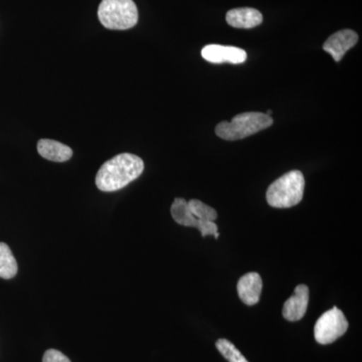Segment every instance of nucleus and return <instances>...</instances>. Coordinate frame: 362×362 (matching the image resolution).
I'll return each mask as SVG.
<instances>
[{
    "mask_svg": "<svg viewBox=\"0 0 362 362\" xmlns=\"http://www.w3.org/2000/svg\"><path fill=\"white\" fill-rule=\"evenodd\" d=\"M144 170V162L139 156L121 153L105 162L98 171L96 185L101 192L122 189L137 180Z\"/></svg>",
    "mask_w": 362,
    "mask_h": 362,
    "instance_id": "1",
    "label": "nucleus"
},
{
    "mask_svg": "<svg viewBox=\"0 0 362 362\" xmlns=\"http://www.w3.org/2000/svg\"><path fill=\"white\" fill-rule=\"evenodd\" d=\"M305 180L303 173L292 170L274 181L267 190L269 206L276 209H289L297 206L303 199Z\"/></svg>",
    "mask_w": 362,
    "mask_h": 362,
    "instance_id": "2",
    "label": "nucleus"
},
{
    "mask_svg": "<svg viewBox=\"0 0 362 362\" xmlns=\"http://www.w3.org/2000/svg\"><path fill=\"white\" fill-rule=\"evenodd\" d=\"M273 118L259 112H246L233 117L230 122H221L216 127V134L223 140L235 141L244 139L273 125Z\"/></svg>",
    "mask_w": 362,
    "mask_h": 362,
    "instance_id": "3",
    "label": "nucleus"
},
{
    "mask_svg": "<svg viewBox=\"0 0 362 362\" xmlns=\"http://www.w3.org/2000/svg\"><path fill=\"white\" fill-rule=\"evenodd\" d=\"M98 18L108 30H130L138 23L137 6L133 0H102Z\"/></svg>",
    "mask_w": 362,
    "mask_h": 362,
    "instance_id": "4",
    "label": "nucleus"
},
{
    "mask_svg": "<svg viewBox=\"0 0 362 362\" xmlns=\"http://www.w3.org/2000/svg\"><path fill=\"white\" fill-rule=\"evenodd\" d=\"M349 329V321L343 312L333 307L319 317L314 327V337L320 344H330L345 334Z\"/></svg>",
    "mask_w": 362,
    "mask_h": 362,
    "instance_id": "5",
    "label": "nucleus"
},
{
    "mask_svg": "<svg viewBox=\"0 0 362 362\" xmlns=\"http://www.w3.org/2000/svg\"><path fill=\"white\" fill-rule=\"evenodd\" d=\"M170 211L173 220L178 225L197 228L201 232L202 238H206V235H214L216 239H218L220 237L216 223L214 221L197 220L194 214L190 213L187 202L185 199H180V197L175 199L171 206Z\"/></svg>",
    "mask_w": 362,
    "mask_h": 362,
    "instance_id": "6",
    "label": "nucleus"
},
{
    "mask_svg": "<svg viewBox=\"0 0 362 362\" xmlns=\"http://www.w3.org/2000/svg\"><path fill=\"white\" fill-rule=\"evenodd\" d=\"M202 58L213 64L239 65L247 61V52L232 45H207L202 49Z\"/></svg>",
    "mask_w": 362,
    "mask_h": 362,
    "instance_id": "7",
    "label": "nucleus"
},
{
    "mask_svg": "<svg viewBox=\"0 0 362 362\" xmlns=\"http://www.w3.org/2000/svg\"><path fill=\"white\" fill-rule=\"evenodd\" d=\"M358 42V35L354 30H342L333 33L324 42L323 49L331 54L335 62H340L351 47Z\"/></svg>",
    "mask_w": 362,
    "mask_h": 362,
    "instance_id": "8",
    "label": "nucleus"
},
{
    "mask_svg": "<svg viewBox=\"0 0 362 362\" xmlns=\"http://www.w3.org/2000/svg\"><path fill=\"white\" fill-rule=\"evenodd\" d=\"M309 304V288L306 285H298L294 294L284 303L283 316L290 322L301 320L306 314Z\"/></svg>",
    "mask_w": 362,
    "mask_h": 362,
    "instance_id": "9",
    "label": "nucleus"
},
{
    "mask_svg": "<svg viewBox=\"0 0 362 362\" xmlns=\"http://www.w3.org/2000/svg\"><path fill=\"white\" fill-rule=\"evenodd\" d=\"M237 290L243 303L247 306L258 304L263 290L261 276L256 272L246 274L238 282Z\"/></svg>",
    "mask_w": 362,
    "mask_h": 362,
    "instance_id": "10",
    "label": "nucleus"
},
{
    "mask_svg": "<svg viewBox=\"0 0 362 362\" xmlns=\"http://www.w3.org/2000/svg\"><path fill=\"white\" fill-rule=\"evenodd\" d=\"M226 23L235 28H254L263 23V16L258 9L243 7L235 8L226 13Z\"/></svg>",
    "mask_w": 362,
    "mask_h": 362,
    "instance_id": "11",
    "label": "nucleus"
},
{
    "mask_svg": "<svg viewBox=\"0 0 362 362\" xmlns=\"http://www.w3.org/2000/svg\"><path fill=\"white\" fill-rule=\"evenodd\" d=\"M40 156L49 161L66 162L73 156V150L63 143L52 139H42L37 142Z\"/></svg>",
    "mask_w": 362,
    "mask_h": 362,
    "instance_id": "12",
    "label": "nucleus"
},
{
    "mask_svg": "<svg viewBox=\"0 0 362 362\" xmlns=\"http://www.w3.org/2000/svg\"><path fill=\"white\" fill-rule=\"evenodd\" d=\"M18 273V263L13 252L4 243H0V278H13Z\"/></svg>",
    "mask_w": 362,
    "mask_h": 362,
    "instance_id": "13",
    "label": "nucleus"
},
{
    "mask_svg": "<svg viewBox=\"0 0 362 362\" xmlns=\"http://www.w3.org/2000/svg\"><path fill=\"white\" fill-rule=\"evenodd\" d=\"M190 213L199 221H214L218 218V213L213 209L199 199H192L187 202Z\"/></svg>",
    "mask_w": 362,
    "mask_h": 362,
    "instance_id": "14",
    "label": "nucleus"
},
{
    "mask_svg": "<svg viewBox=\"0 0 362 362\" xmlns=\"http://www.w3.org/2000/svg\"><path fill=\"white\" fill-rule=\"evenodd\" d=\"M216 346L221 352V356L225 357L228 362H249L230 340L218 339L216 343Z\"/></svg>",
    "mask_w": 362,
    "mask_h": 362,
    "instance_id": "15",
    "label": "nucleus"
},
{
    "mask_svg": "<svg viewBox=\"0 0 362 362\" xmlns=\"http://www.w3.org/2000/svg\"><path fill=\"white\" fill-rule=\"evenodd\" d=\"M42 362H71V361L59 350L49 349L45 351Z\"/></svg>",
    "mask_w": 362,
    "mask_h": 362,
    "instance_id": "16",
    "label": "nucleus"
},
{
    "mask_svg": "<svg viewBox=\"0 0 362 362\" xmlns=\"http://www.w3.org/2000/svg\"><path fill=\"white\" fill-rule=\"evenodd\" d=\"M271 114H272V111L271 110L267 111V115L271 116Z\"/></svg>",
    "mask_w": 362,
    "mask_h": 362,
    "instance_id": "17",
    "label": "nucleus"
}]
</instances>
